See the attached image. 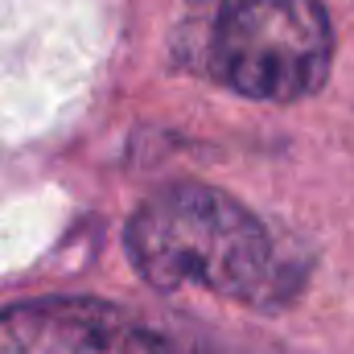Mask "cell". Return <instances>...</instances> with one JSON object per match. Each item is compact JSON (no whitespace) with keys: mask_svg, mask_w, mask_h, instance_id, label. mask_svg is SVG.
<instances>
[{"mask_svg":"<svg viewBox=\"0 0 354 354\" xmlns=\"http://www.w3.org/2000/svg\"><path fill=\"white\" fill-rule=\"evenodd\" d=\"M334 33L317 0H227L218 12V75L248 99H305L326 83Z\"/></svg>","mask_w":354,"mask_h":354,"instance_id":"7a4b0ae2","label":"cell"},{"mask_svg":"<svg viewBox=\"0 0 354 354\" xmlns=\"http://www.w3.org/2000/svg\"><path fill=\"white\" fill-rule=\"evenodd\" d=\"M71 50V0H0V140L50 111Z\"/></svg>","mask_w":354,"mask_h":354,"instance_id":"3957f363","label":"cell"},{"mask_svg":"<svg viewBox=\"0 0 354 354\" xmlns=\"http://www.w3.org/2000/svg\"><path fill=\"white\" fill-rule=\"evenodd\" d=\"M145 334L95 297H46L0 309V354H136Z\"/></svg>","mask_w":354,"mask_h":354,"instance_id":"277c9868","label":"cell"},{"mask_svg":"<svg viewBox=\"0 0 354 354\" xmlns=\"http://www.w3.org/2000/svg\"><path fill=\"white\" fill-rule=\"evenodd\" d=\"M128 256L153 288H206L256 309L284 305L297 284L264 223L206 185L153 194L128 223Z\"/></svg>","mask_w":354,"mask_h":354,"instance_id":"6da1fadb","label":"cell"}]
</instances>
